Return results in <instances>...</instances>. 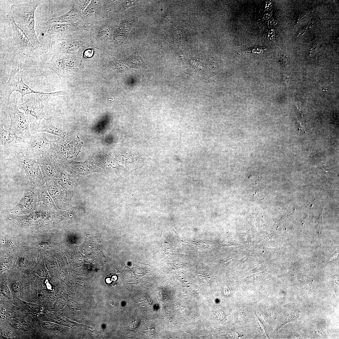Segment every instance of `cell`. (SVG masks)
Instances as JSON below:
<instances>
[{"label":"cell","instance_id":"1","mask_svg":"<svg viewBox=\"0 0 339 339\" xmlns=\"http://www.w3.org/2000/svg\"><path fill=\"white\" fill-rule=\"evenodd\" d=\"M42 3L41 1L33 0L15 4L11 6L9 11L17 25L27 35L40 55L48 51L46 47L38 40L35 26V10Z\"/></svg>","mask_w":339,"mask_h":339},{"label":"cell","instance_id":"2","mask_svg":"<svg viewBox=\"0 0 339 339\" xmlns=\"http://www.w3.org/2000/svg\"><path fill=\"white\" fill-rule=\"evenodd\" d=\"M93 47L89 31L80 30L58 36L51 43V47L55 53L80 54Z\"/></svg>","mask_w":339,"mask_h":339},{"label":"cell","instance_id":"3","mask_svg":"<svg viewBox=\"0 0 339 339\" xmlns=\"http://www.w3.org/2000/svg\"><path fill=\"white\" fill-rule=\"evenodd\" d=\"M3 32L6 37L25 56L36 58L40 55L24 32L17 25L9 12L7 15Z\"/></svg>","mask_w":339,"mask_h":339},{"label":"cell","instance_id":"4","mask_svg":"<svg viewBox=\"0 0 339 339\" xmlns=\"http://www.w3.org/2000/svg\"><path fill=\"white\" fill-rule=\"evenodd\" d=\"M67 90L52 92L30 94L27 95V99L18 105V108L23 110L26 115H31L37 120L40 121L47 117L44 111V108L49 100L55 96L66 95Z\"/></svg>","mask_w":339,"mask_h":339},{"label":"cell","instance_id":"5","mask_svg":"<svg viewBox=\"0 0 339 339\" xmlns=\"http://www.w3.org/2000/svg\"><path fill=\"white\" fill-rule=\"evenodd\" d=\"M19 109L17 98L15 95L6 103L4 107V110L10 119L8 131L29 139L31 136L30 132L29 125L32 121Z\"/></svg>","mask_w":339,"mask_h":339},{"label":"cell","instance_id":"6","mask_svg":"<svg viewBox=\"0 0 339 339\" xmlns=\"http://www.w3.org/2000/svg\"><path fill=\"white\" fill-rule=\"evenodd\" d=\"M111 25L110 18H100L90 25L89 32L93 47L100 50L108 48L112 43L115 25Z\"/></svg>","mask_w":339,"mask_h":339},{"label":"cell","instance_id":"7","mask_svg":"<svg viewBox=\"0 0 339 339\" xmlns=\"http://www.w3.org/2000/svg\"><path fill=\"white\" fill-rule=\"evenodd\" d=\"M90 25L85 23L82 19L72 23H53L44 24H39L36 28V31L41 38L55 35L59 36L68 34L74 31L84 30L89 31Z\"/></svg>","mask_w":339,"mask_h":339},{"label":"cell","instance_id":"8","mask_svg":"<svg viewBox=\"0 0 339 339\" xmlns=\"http://www.w3.org/2000/svg\"><path fill=\"white\" fill-rule=\"evenodd\" d=\"M19 66H18V68L16 67L11 70L8 81L2 88V96L7 103L9 102L11 95L15 91L20 93L22 101L23 97L26 94L41 93L33 90L23 82L22 70L21 71V79H19Z\"/></svg>","mask_w":339,"mask_h":339},{"label":"cell","instance_id":"9","mask_svg":"<svg viewBox=\"0 0 339 339\" xmlns=\"http://www.w3.org/2000/svg\"><path fill=\"white\" fill-rule=\"evenodd\" d=\"M46 134L40 133L31 136L22 153L28 157L38 158L42 155L52 153L55 141L48 140Z\"/></svg>","mask_w":339,"mask_h":339},{"label":"cell","instance_id":"10","mask_svg":"<svg viewBox=\"0 0 339 339\" xmlns=\"http://www.w3.org/2000/svg\"><path fill=\"white\" fill-rule=\"evenodd\" d=\"M78 54L55 53L48 63V67L59 75L61 73L73 71L77 66Z\"/></svg>","mask_w":339,"mask_h":339},{"label":"cell","instance_id":"11","mask_svg":"<svg viewBox=\"0 0 339 339\" xmlns=\"http://www.w3.org/2000/svg\"><path fill=\"white\" fill-rule=\"evenodd\" d=\"M0 137L1 148L15 153H21L28 142L25 138L5 130L2 124L0 126Z\"/></svg>","mask_w":339,"mask_h":339},{"label":"cell","instance_id":"12","mask_svg":"<svg viewBox=\"0 0 339 339\" xmlns=\"http://www.w3.org/2000/svg\"><path fill=\"white\" fill-rule=\"evenodd\" d=\"M137 20V17L122 20L115 25L113 35L112 46L117 47L122 45L127 37L128 33Z\"/></svg>","mask_w":339,"mask_h":339},{"label":"cell","instance_id":"13","mask_svg":"<svg viewBox=\"0 0 339 339\" xmlns=\"http://www.w3.org/2000/svg\"><path fill=\"white\" fill-rule=\"evenodd\" d=\"M102 4V0H91L86 8L81 12L83 21L90 25L101 18L100 12Z\"/></svg>","mask_w":339,"mask_h":339},{"label":"cell","instance_id":"14","mask_svg":"<svg viewBox=\"0 0 339 339\" xmlns=\"http://www.w3.org/2000/svg\"><path fill=\"white\" fill-rule=\"evenodd\" d=\"M81 19H82L81 11L76 3L75 0H73L72 8L67 12L61 16L51 19L46 22L42 23L44 24L53 23H72L76 22Z\"/></svg>","mask_w":339,"mask_h":339},{"label":"cell","instance_id":"15","mask_svg":"<svg viewBox=\"0 0 339 339\" xmlns=\"http://www.w3.org/2000/svg\"><path fill=\"white\" fill-rule=\"evenodd\" d=\"M32 130L34 133L46 132L61 136L62 134V130L56 125L49 118H46L34 122L31 125Z\"/></svg>","mask_w":339,"mask_h":339},{"label":"cell","instance_id":"16","mask_svg":"<svg viewBox=\"0 0 339 339\" xmlns=\"http://www.w3.org/2000/svg\"><path fill=\"white\" fill-rule=\"evenodd\" d=\"M15 156L19 162L22 167L29 176L36 177L40 175V171L37 164L30 159L23 153L16 152Z\"/></svg>","mask_w":339,"mask_h":339},{"label":"cell","instance_id":"17","mask_svg":"<svg viewBox=\"0 0 339 339\" xmlns=\"http://www.w3.org/2000/svg\"><path fill=\"white\" fill-rule=\"evenodd\" d=\"M117 1L102 0L100 16L102 18H110L115 13Z\"/></svg>","mask_w":339,"mask_h":339},{"label":"cell","instance_id":"18","mask_svg":"<svg viewBox=\"0 0 339 339\" xmlns=\"http://www.w3.org/2000/svg\"><path fill=\"white\" fill-rule=\"evenodd\" d=\"M122 60L125 64L133 67H138L144 63V61L137 51L133 52L131 56H126Z\"/></svg>","mask_w":339,"mask_h":339},{"label":"cell","instance_id":"19","mask_svg":"<svg viewBox=\"0 0 339 339\" xmlns=\"http://www.w3.org/2000/svg\"><path fill=\"white\" fill-rule=\"evenodd\" d=\"M91 0H75L81 12L83 11L89 3Z\"/></svg>","mask_w":339,"mask_h":339},{"label":"cell","instance_id":"20","mask_svg":"<svg viewBox=\"0 0 339 339\" xmlns=\"http://www.w3.org/2000/svg\"><path fill=\"white\" fill-rule=\"evenodd\" d=\"M1 292L5 297L8 298L10 297L11 292L9 288L7 285H3L1 287Z\"/></svg>","mask_w":339,"mask_h":339},{"label":"cell","instance_id":"21","mask_svg":"<svg viewBox=\"0 0 339 339\" xmlns=\"http://www.w3.org/2000/svg\"><path fill=\"white\" fill-rule=\"evenodd\" d=\"M40 248L43 250H49L52 248V247L47 242H43L39 245Z\"/></svg>","mask_w":339,"mask_h":339},{"label":"cell","instance_id":"22","mask_svg":"<svg viewBox=\"0 0 339 339\" xmlns=\"http://www.w3.org/2000/svg\"><path fill=\"white\" fill-rule=\"evenodd\" d=\"M49 295V292L46 289H41L40 291L38 296L42 299H46Z\"/></svg>","mask_w":339,"mask_h":339},{"label":"cell","instance_id":"23","mask_svg":"<svg viewBox=\"0 0 339 339\" xmlns=\"http://www.w3.org/2000/svg\"><path fill=\"white\" fill-rule=\"evenodd\" d=\"M19 266L21 268H25L28 266V261L27 259L24 257L21 258L19 261Z\"/></svg>","mask_w":339,"mask_h":339},{"label":"cell","instance_id":"24","mask_svg":"<svg viewBox=\"0 0 339 339\" xmlns=\"http://www.w3.org/2000/svg\"><path fill=\"white\" fill-rule=\"evenodd\" d=\"M41 197L43 201L46 203L49 204L51 202V198L47 193L45 192L42 193Z\"/></svg>","mask_w":339,"mask_h":339},{"label":"cell","instance_id":"25","mask_svg":"<svg viewBox=\"0 0 339 339\" xmlns=\"http://www.w3.org/2000/svg\"><path fill=\"white\" fill-rule=\"evenodd\" d=\"M11 288L13 291L15 293H18L20 291L19 285L17 282H13Z\"/></svg>","mask_w":339,"mask_h":339},{"label":"cell","instance_id":"26","mask_svg":"<svg viewBox=\"0 0 339 339\" xmlns=\"http://www.w3.org/2000/svg\"><path fill=\"white\" fill-rule=\"evenodd\" d=\"M66 303V300L65 299L63 298H61L59 301L58 305L60 308H62L65 306Z\"/></svg>","mask_w":339,"mask_h":339},{"label":"cell","instance_id":"27","mask_svg":"<svg viewBox=\"0 0 339 339\" xmlns=\"http://www.w3.org/2000/svg\"><path fill=\"white\" fill-rule=\"evenodd\" d=\"M6 315L3 313H1V319L4 321L6 319Z\"/></svg>","mask_w":339,"mask_h":339},{"label":"cell","instance_id":"28","mask_svg":"<svg viewBox=\"0 0 339 339\" xmlns=\"http://www.w3.org/2000/svg\"><path fill=\"white\" fill-rule=\"evenodd\" d=\"M269 14V13H267L264 15L263 17L264 19H267L268 18H269V17H269V16H270V14Z\"/></svg>","mask_w":339,"mask_h":339},{"label":"cell","instance_id":"29","mask_svg":"<svg viewBox=\"0 0 339 339\" xmlns=\"http://www.w3.org/2000/svg\"><path fill=\"white\" fill-rule=\"evenodd\" d=\"M106 282L108 283H110L111 282V280L109 278L106 279Z\"/></svg>","mask_w":339,"mask_h":339},{"label":"cell","instance_id":"30","mask_svg":"<svg viewBox=\"0 0 339 339\" xmlns=\"http://www.w3.org/2000/svg\"><path fill=\"white\" fill-rule=\"evenodd\" d=\"M117 277L116 276H113L112 277V279L113 280L115 281L117 279Z\"/></svg>","mask_w":339,"mask_h":339}]
</instances>
